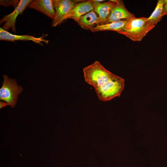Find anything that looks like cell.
I'll list each match as a JSON object with an SVG mask.
<instances>
[{
  "instance_id": "1",
  "label": "cell",
  "mask_w": 167,
  "mask_h": 167,
  "mask_svg": "<svg viewBox=\"0 0 167 167\" xmlns=\"http://www.w3.org/2000/svg\"><path fill=\"white\" fill-rule=\"evenodd\" d=\"M85 81L94 87L99 99L106 101L120 96L124 87V79L105 68L96 61L83 70Z\"/></svg>"
},
{
  "instance_id": "2",
  "label": "cell",
  "mask_w": 167,
  "mask_h": 167,
  "mask_svg": "<svg viewBox=\"0 0 167 167\" xmlns=\"http://www.w3.org/2000/svg\"><path fill=\"white\" fill-rule=\"evenodd\" d=\"M147 18L136 17L127 20L124 27L118 33L133 41H141L154 27L148 25Z\"/></svg>"
},
{
  "instance_id": "3",
  "label": "cell",
  "mask_w": 167,
  "mask_h": 167,
  "mask_svg": "<svg viewBox=\"0 0 167 167\" xmlns=\"http://www.w3.org/2000/svg\"><path fill=\"white\" fill-rule=\"evenodd\" d=\"M4 81L0 89V99L7 103L12 108L16 104L18 95L23 91V88L18 85L15 80L3 75Z\"/></svg>"
},
{
  "instance_id": "4",
  "label": "cell",
  "mask_w": 167,
  "mask_h": 167,
  "mask_svg": "<svg viewBox=\"0 0 167 167\" xmlns=\"http://www.w3.org/2000/svg\"><path fill=\"white\" fill-rule=\"evenodd\" d=\"M55 9V16L53 19L51 26L56 27L60 25L66 19L76 3L79 1L71 0H53Z\"/></svg>"
},
{
  "instance_id": "5",
  "label": "cell",
  "mask_w": 167,
  "mask_h": 167,
  "mask_svg": "<svg viewBox=\"0 0 167 167\" xmlns=\"http://www.w3.org/2000/svg\"><path fill=\"white\" fill-rule=\"evenodd\" d=\"M31 0H21L15 8V10L11 14L7 15L3 18L0 21V24L5 22L2 28L8 31L11 28L15 33L16 32L15 22L16 18L19 14H21L29 4L32 1Z\"/></svg>"
},
{
  "instance_id": "6",
  "label": "cell",
  "mask_w": 167,
  "mask_h": 167,
  "mask_svg": "<svg viewBox=\"0 0 167 167\" xmlns=\"http://www.w3.org/2000/svg\"><path fill=\"white\" fill-rule=\"evenodd\" d=\"M117 4L108 16L105 24L117 22L121 19L128 20L135 17L134 15L126 8L122 0H116Z\"/></svg>"
},
{
  "instance_id": "7",
  "label": "cell",
  "mask_w": 167,
  "mask_h": 167,
  "mask_svg": "<svg viewBox=\"0 0 167 167\" xmlns=\"http://www.w3.org/2000/svg\"><path fill=\"white\" fill-rule=\"evenodd\" d=\"M92 1L93 11L98 14L100 20V25L105 24L111 11L117 4L116 0H110L103 3Z\"/></svg>"
},
{
  "instance_id": "8",
  "label": "cell",
  "mask_w": 167,
  "mask_h": 167,
  "mask_svg": "<svg viewBox=\"0 0 167 167\" xmlns=\"http://www.w3.org/2000/svg\"><path fill=\"white\" fill-rule=\"evenodd\" d=\"M0 40L14 42L15 41H31L43 45L42 42L48 44L49 41L43 38L42 36L36 37L28 35H18L13 34L0 28Z\"/></svg>"
},
{
  "instance_id": "9",
  "label": "cell",
  "mask_w": 167,
  "mask_h": 167,
  "mask_svg": "<svg viewBox=\"0 0 167 167\" xmlns=\"http://www.w3.org/2000/svg\"><path fill=\"white\" fill-rule=\"evenodd\" d=\"M28 7L38 11L52 19L55 17V12L52 0H32Z\"/></svg>"
},
{
  "instance_id": "10",
  "label": "cell",
  "mask_w": 167,
  "mask_h": 167,
  "mask_svg": "<svg viewBox=\"0 0 167 167\" xmlns=\"http://www.w3.org/2000/svg\"><path fill=\"white\" fill-rule=\"evenodd\" d=\"M93 10L92 0L83 1L79 2H77L66 19H71L77 22L78 19L80 17Z\"/></svg>"
},
{
  "instance_id": "11",
  "label": "cell",
  "mask_w": 167,
  "mask_h": 167,
  "mask_svg": "<svg viewBox=\"0 0 167 167\" xmlns=\"http://www.w3.org/2000/svg\"><path fill=\"white\" fill-rule=\"evenodd\" d=\"M77 23L82 28L91 30L96 26L100 25V20L96 13L92 10L80 17Z\"/></svg>"
},
{
  "instance_id": "12",
  "label": "cell",
  "mask_w": 167,
  "mask_h": 167,
  "mask_svg": "<svg viewBox=\"0 0 167 167\" xmlns=\"http://www.w3.org/2000/svg\"><path fill=\"white\" fill-rule=\"evenodd\" d=\"M165 0H159L156 6L151 15L147 18V23L150 26L155 27L158 22L161 20L162 13Z\"/></svg>"
},
{
  "instance_id": "13",
  "label": "cell",
  "mask_w": 167,
  "mask_h": 167,
  "mask_svg": "<svg viewBox=\"0 0 167 167\" xmlns=\"http://www.w3.org/2000/svg\"><path fill=\"white\" fill-rule=\"evenodd\" d=\"M127 20H121L110 23L96 26L91 31L96 32L105 30H111L118 32L125 26Z\"/></svg>"
},
{
  "instance_id": "14",
  "label": "cell",
  "mask_w": 167,
  "mask_h": 167,
  "mask_svg": "<svg viewBox=\"0 0 167 167\" xmlns=\"http://www.w3.org/2000/svg\"><path fill=\"white\" fill-rule=\"evenodd\" d=\"M19 1L18 0H0V5L7 6L12 5L15 8L16 7Z\"/></svg>"
},
{
  "instance_id": "15",
  "label": "cell",
  "mask_w": 167,
  "mask_h": 167,
  "mask_svg": "<svg viewBox=\"0 0 167 167\" xmlns=\"http://www.w3.org/2000/svg\"><path fill=\"white\" fill-rule=\"evenodd\" d=\"M165 15H167V0H165L162 13V16Z\"/></svg>"
},
{
  "instance_id": "16",
  "label": "cell",
  "mask_w": 167,
  "mask_h": 167,
  "mask_svg": "<svg viewBox=\"0 0 167 167\" xmlns=\"http://www.w3.org/2000/svg\"><path fill=\"white\" fill-rule=\"evenodd\" d=\"M9 105V104L6 102H4L3 101H0V109H1L3 107L7 106V105Z\"/></svg>"
},
{
  "instance_id": "17",
  "label": "cell",
  "mask_w": 167,
  "mask_h": 167,
  "mask_svg": "<svg viewBox=\"0 0 167 167\" xmlns=\"http://www.w3.org/2000/svg\"><path fill=\"white\" fill-rule=\"evenodd\" d=\"M93 1L95 2H103V1H104V0H93Z\"/></svg>"
}]
</instances>
